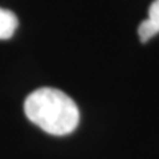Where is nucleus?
<instances>
[{
	"instance_id": "nucleus-1",
	"label": "nucleus",
	"mask_w": 159,
	"mask_h": 159,
	"mask_svg": "<svg viewBox=\"0 0 159 159\" xmlns=\"http://www.w3.org/2000/svg\"><path fill=\"white\" fill-rule=\"evenodd\" d=\"M24 111L31 122L52 135H66L76 130L80 111L73 99L53 88L32 92L24 102Z\"/></svg>"
},
{
	"instance_id": "nucleus-2",
	"label": "nucleus",
	"mask_w": 159,
	"mask_h": 159,
	"mask_svg": "<svg viewBox=\"0 0 159 159\" xmlns=\"http://www.w3.org/2000/svg\"><path fill=\"white\" fill-rule=\"evenodd\" d=\"M19 20L13 12L0 7V40H8L13 36Z\"/></svg>"
},
{
	"instance_id": "nucleus-3",
	"label": "nucleus",
	"mask_w": 159,
	"mask_h": 159,
	"mask_svg": "<svg viewBox=\"0 0 159 159\" xmlns=\"http://www.w3.org/2000/svg\"><path fill=\"white\" fill-rule=\"evenodd\" d=\"M157 33H159V28L155 25V23L150 19H146L141 23V25L138 27V34L141 37V41L142 43H146L148 41L151 37H154Z\"/></svg>"
},
{
	"instance_id": "nucleus-4",
	"label": "nucleus",
	"mask_w": 159,
	"mask_h": 159,
	"mask_svg": "<svg viewBox=\"0 0 159 159\" xmlns=\"http://www.w3.org/2000/svg\"><path fill=\"white\" fill-rule=\"evenodd\" d=\"M148 19L155 23V25L159 28V0H155L148 9Z\"/></svg>"
}]
</instances>
